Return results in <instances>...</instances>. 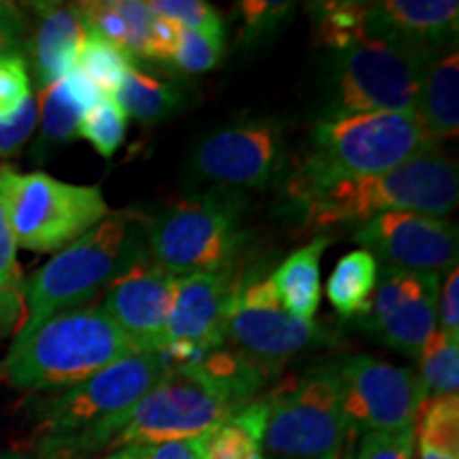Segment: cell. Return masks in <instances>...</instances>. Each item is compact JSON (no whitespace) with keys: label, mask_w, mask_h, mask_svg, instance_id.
Masks as SVG:
<instances>
[{"label":"cell","mask_w":459,"mask_h":459,"mask_svg":"<svg viewBox=\"0 0 459 459\" xmlns=\"http://www.w3.org/2000/svg\"><path fill=\"white\" fill-rule=\"evenodd\" d=\"M96 459H200V438L181 443L126 446Z\"/></svg>","instance_id":"cell-38"},{"label":"cell","mask_w":459,"mask_h":459,"mask_svg":"<svg viewBox=\"0 0 459 459\" xmlns=\"http://www.w3.org/2000/svg\"><path fill=\"white\" fill-rule=\"evenodd\" d=\"M30 99V74L24 56L0 57V119L11 117Z\"/></svg>","instance_id":"cell-35"},{"label":"cell","mask_w":459,"mask_h":459,"mask_svg":"<svg viewBox=\"0 0 459 459\" xmlns=\"http://www.w3.org/2000/svg\"><path fill=\"white\" fill-rule=\"evenodd\" d=\"M353 243L389 268L449 273L457 266V226L438 217L385 213L361 223Z\"/></svg>","instance_id":"cell-16"},{"label":"cell","mask_w":459,"mask_h":459,"mask_svg":"<svg viewBox=\"0 0 459 459\" xmlns=\"http://www.w3.org/2000/svg\"><path fill=\"white\" fill-rule=\"evenodd\" d=\"M240 17V43L255 45L266 41L283 26L290 15L291 3H273V0H247L238 4Z\"/></svg>","instance_id":"cell-34"},{"label":"cell","mask_w":459,"mask_h":459,"mask_svg":"<svg viewBox=\"0 0 459 459\" xmlns=\"http://www.w3.org/2000/svg\"><path fill=\"white\" fill-rule=\"evenodd\" d=\"M419 361V378L428 398H446L459 392V338L436 330L423 347Z\"/></svg>","instance_id":"cell-29"},{"label":"cell","mask_w":459,"mask_h":459,"mask_svg":"<svg viewBox=\"0 0 459 459\" xmlns=\"http://www.w3.org/2000/svg\"><path fill=\"white\" fill-rule=\"evenodd\" d=\"M438 54L389 41L332 51L319 119L366 113H415L426 66Z\"/></svg>","instance_id":"cell-6"},{"label":"cell","mask_w":459,"mask_h":459,"mask_svg":"<svg viewBox=\"0 0 459 459\" xmlns=\"http://www.w3.org/2000/svg\"><path fill=\"white\" fill-rule=\"evenodd\" d=\"M0 459H26L22 453H15V451H3L0 453Z\"/></svg>","instance_id":"cell-41"},{"label":"cell","mask_w":459,"mask_h":459,"mask_svg":"<svg viewBox=\"0 0 459 459\" xmlns=\"http://www.w3.org/2000/svg\"><path fill=\"white\" fill-rule=\"evenodd\" d=\"M266 411V398L254 400L204 434L200 438V459H262Z\"/></svg>","instance_id":"cell-24"},{"label":"cell","mask_w":459,"mask_h":459,"mask_svg":"<svg viewBox=\"0 0 459 459\" xmlns=\"http://www.w3.org/2000/svg\"><path fill=\"white\" fill-rule=\"evenodd\" d=\"M223 342L268 378L298 355L328 344L330 334L315 321L285 311L271 277H264L238 287L223 324Z\"/></svg>","instance_id":"cell-11"},{"label":"cell","mask_w":459,"mask_h":459,"mask_svg":"<svg viewBox=\"0 0 459 459\" xmlns=\"http://www.w3.org/2000/svg\"><path fill=\"white\" fill-rule=\"evenodd\" d=\"M149 221L134 209L108 213L24 279V321L15 336L30 334L43 321L90 304L111 281L145 257Z\"/></svg>","instance_id":"cell-3"},{"label":"cell","mask_w":459,"mask_h":459,"mask_svg":"<svg viewBox=\"0 0 459 459\" xmlns=\"http://www.w3.org/2000/svg\"><path fill=\"white\" fill-rule=\"evenodd\" d=\"M334 364L342 411L355 434H415L428 400L417 370L372 355H347Z\"/></svg>","instance_id":"cell-12"},{"label":"cell","mask_w":459,"mask_h":459,"mask_svg":"<svg viewBox=\"0 0 459 459\" xmlns=\"http://www.w3.org/2000/svg\"><path fill=\"white\" fill-rule=\"evenodd\" d=\"M308 13L313 15L315 37L321 48L341 51L349 45L366 41L368 3H347V0L315 3L308 4Z\"/></svg>","instance_id":"cell-27"},{"label":"cell","mask_w":459,"mask_h":459,"mask_svg":"<svg viewBox=\"0 0 459 459\" xmlns=\"http://www.w3.org/2000/svg\"><path fill=\"white\" fill-rule=\"evenodd\" d=\"M28 20L17 4L0 3V57L22 56L26 48Z\"/></svg>","instance_id":"cell-39"},{"label":"cell","mask_w":459,"mask_h":459,"mask_svg":"<svg viewBox=\"0 0 459 459\" xmlns=\"http://www.w3.org/2000/svg\"><path fill=\"white\" fill-rule=\"evenodd\" d=\"M24 279L17 264V243L7 213L0 204V334L15 325V334L24 321Z\"/></svg>","instance_id":"cell-30"},{"label":"cell","mask_w":459,"mask_h":459,"mask_svg":"<svg viewBox=\"0 0 459 459\" xmlns=\"http://www.w3.org/2000/svg\"><path fill=\"white\" fill-rule=\"evenodd\" d=\"M353 453H355V446H349V449L344 451V455L341 459H353Z\"/></svg>","instance_id":"cell-42"},{"label":"cell","mask_w":459,"mask_h":459,"mask_svg":"<svg viewBox=\"0 0 459 459\" xmlns=\"http://www.w3.org/2000/svg\"><path fill=\"white\" fill-rule=\"evenodd\" d=\"M79 136L91 143L102 158H113L126 139V115L113 96H100L85 111L79 124Z\"/></svg>","instance_id":"cell-31"},{"label":"cell","mask_w":459,"mask_h":459,"mask_svg":"<svg viewBox=\"0 0 459 459\" xmlns=\"http://www.w3.org/2000/svg\"><path fill=\"white\" fill-rule=\"evenodd\" d=\"M172 287L175 277L145 255L107 285L99 304L128 338L134 351H162Z\"/></svg>","instance_id":"cell-17"},{"label":"cell","mask_w":459,"mask_h":459,"mask_svg":"<svg viewBox=\"0 0 459 459\" xmlns=\"http://www.w3.org/2000/svg\"><path fill=\"white\" fill-rule=\"evenodd\" d=\"M113 100L117 102L126 117L139 122L156 124L181 111L186 94L175 82H164L152 74L130 66L122 83L115 90Z\"/></svg>","instance_id":"cell-25"},{"label":"cell","mask_w":459,"mask_h":459,"mask_svg":"<svg viewBox=\"0 0 459 459\" xmlns=\"http://www.w3.org/2000/svg\"><path fill=\"white\" fill-rule=\"evenodd\" d=\"M134 351L99 302L43 321L15 336L0 377L22 392H66Z\"/></svg>","instance_id":"cell-4"},{"label":"cell","mask_w":459,"mask_h":459,"mask_svg":"<svg viewBox=\"0 0 459 459\" xmlns=\"http://www.w3.org/2000/svg\"><path fill=\"white\" fill-rule=\"evenodd\" d=\"M378 279V264L368 251L342 255L328 279V300L342 319L358 317L368 307Z\"/></svg>","instance_id":"cell-26"},{"label":"cell","mask_w":459,"mask_h":459,"mask_svg":"<svg viewBox=\"0 0 459 459\" xmlns=\"http://www.w3.org/2000/svg\"><path fill=\"white\" fill-rule=\"evenodd\" d=\"M455 0H383L368 3L366 41H389L440 54L455 41Z\"/></svg>","instance_id":"cell-19"},{"label":"cell","mask_w":459,"mask_h":459,"mask_svg":"<svg viewBox=\"0 0 459 459\" xmlns=\"http://www.w3.org/2000/svg\"><path fill=\"white\" fill-rule=\"evenodd\" d=\"M0 204L17 247L57 254L111 213L99 186H74L45 172L0 166Z\"/></svg>","instance_id":"cell-8"},{"label":"cell","mask_w":459,"mask_h":459,"mask_svg":"<svg viewBox=\"0 0 459 459\" xmlns=\"http://www.w3.org/2000/svg\"><path fill=\"white\" fill-rule=\"evenodd\" d=\"M130 66L132 60L122 49L115 48L100 34L88 30L74 57L73 71L88 79L102 96H113Z\"/></svg>","instance_id":"cell-28"},{"label":"cell","mask_w":459,"mask_h":459,"mask_svg":"<svg viewBox=\"0 0 459 459\" xmlns=\"http://www.w3.org/2000/svg\"><path fill=\"white\" fill-rule=\"evenodd\" d=\"M88 30L100 34L134 60L170 65L181 28L160 20L141 0L79 3Z\"/></svg>","instance_id":"cell-18"},{"label":"cell","mask_w":459,"mask_h":459,"mask_svg":"<svg viewBox=\"0 0 459 459\" xmlns=\"http://www.w3.org/2000/svg\"><path fill=\"white\" fill-rule=\"evenodd\" d=\"M330 245V237H317L300 247L271 274V281L285 311L294 317L313 321L321 300V255Z\"/></svg>","instance_id":"cell-23"},{"label":"cell","mask_w":459,"mask_h":459,"mask_svg":"<svg viewBox=\"0 0 459 459\" xmlns=\"http://www.w3.org/2000/svg\"><path fill=\"white\" fill-rule=\"evenodd\" d=\"M100 96V91L77 71H71L60 82L41 88L37 105L39 119H41L37 152L45 153L73 141L79 134V124L85 111Z\"/></svg>","instance_id":"cell-21"},{"label":"cell","mask_w":459,"mask_h":459,"mask_svg":"<svg viewBox=\"0 0 459 459\" xmlns=\"http://www.w3.org/2000/svg\"><path fill=\"white\" fill-rule=\"evenodd\" d=\"M240 215L243 203L232 194L181 200L149 221V260L172 277L232 268L247 243Z\"/></svg>","instance_id":"cell-9"},{"label":"cell","mask_w":459,"mask_h":459,"mask_svg":"<svg viewBox=\"0 0 459 459\" xmlns=\"http://www.w3.org/2000/svg\"><path fill=\"white\" fill-rule=\"evenodd\" d=\"M223 56H226V34L181 30L170 65L186 74H200L220 65Z\"/></svg>","instance_id":"cell-32"},{"label":"cell","mask_w":459,"mask_h":459,"mask_svg":"<svg viewBox=\"0 0 459 459\" xmlns=\"http://www.w3.org/2000/svg\"><path fill=\"white\" fill-rule=\"evenodd\" d=\"M426 134L436 145L455 139L459 130V56L455 48L438 54L426 66L415 108Z\"/></svg>","instance_id":"cell-22"},{"label":"cell","mask_w":459,"mask_h":459,"mask_svg":"<svg viewBox=\"0 0 459 459\" xmlns=\"http://www.w3.org/2000/svg\"><path fill=\"white\" fill-rule=\"evenodd\" d=\"M37 100L32 96L20 107V111H15L11 117L0 119V160L13 156L15 152H20L26 145V141L30 139L34 128H37Z\"/></svg>","instance_id":"cell-36"},{"label":"cell","mask_w":459,"mask_h":459,"mask_svg":"<svg viewBox=\"0 0 459 459\" xmlns=\"http://www.w3.org/2000/svg\"><path fill=\"white\" fill-rule=\"evenodd\" d=\"M266 409L262 459H341L355 445L332 361L268 395Z\"/></svg>","instance_id":"cell-7"},{"label":"cell","mask_w":459,"mask_h":459,"mask_svg":"<svg viewBox=\"0 0 459 459\" xmlns=\"http://www.w3.org/2000/svg\"><path fill=\"white\" fill-rule=\"evenodd\" d=\"M243 279L232 268L175 277L162 353L172 368L223 344V324Z\"/></svg>","instance_id":"cell-15"},{"label":"cell","mask_w":459,"mask_h":459,"mask_svg":"<svg viewBox=\"0 0 459 459\" xmlns=\"http://www.w3.org/2000/svg\"><path fill=\"white\" fill-rule=\"evenodd\" d=\"M189 166L200 181L271 187L290 169L283 124L262 117L211 132L194 149Z\"/></svg>","instance_id":"cell-13"},{"label":"cell","mask_w":459,"mask_h":459,"mask_svg":"<svg viewBox=\"0 0 459 459\" xmlns=\"http://www.w3.org/2000/svg\"><path fill=\"white\" fill-rule=\"evenodd\" d=\"M147 7L160 20L170 22L181 30L226 34L221 15L203 0H152L147 3Z\"/></svg>","instance_id":"cell-33"},{"label":"cell","mask_w":459,"mask_h":459,"mask_svg":"<svg viewBox=\"0 0 459 459\" xmlns=\"http://www.w3.org/2000/svg\"><path fill=\"white\" fill-rule=\"evenodd\" d=\"M353 459H415V434H366Z\"/></svg>","instance_id":"cell-37"},{"label":"cell","mask_w":459,"mask_h":459,"mask_svg":"<svg viewBox=\"0 0 459 459\" xmlns=\"http://www.w3.org/2000/svg\"><path fill=\"white\" fill-rule=\"evenodd\" d=\"M440 274L385 266L358 325L377 342L417 359L438 324Z\"/></svg>","instance_id":"cell-14"},{"label":"cell","mask_w":459,"mask_h":459,"mask_svg":"<svg viewBox=\"0 0 459 459\" xmlns=\"http://www.w3.org/2000/svg\"><path fill=\"white\" fill-rule=\"evenodd\" d=\"M247 404L187 368H175L124 415L73 440L41 445L45 459H96L126 446L198 440Z\"/></svg>","instance_id":"cell-2"},{"label":"cell","mask_w":459,"mask_h":459,"mask_svg":"<svg viewBox=\"0 0 459 459\" xmlns=\"http://www.w3.org/2000/svg\"><path fill=\"white\" fill-rule=\"evenodd\" d=\"M438 149L415 113H366L317 119L307 149L287 175V196L304 204L325 187L381 175Z\"/></svg>","instance_id":"cell-1"},{"label":"cell","mask_w":459,"mask_h":459,"mask_svg":"<svg viewBox=\"0 0 459 459\" xmlns=\"http://www.w3.org/2000/svg\"><path fill=\"white\" fill-rule=\"evenodd\" d=\"M438 321L443 334L459 338V268L449 271L443 294L438 296Z\"/></svg>","instance_id":"cell-40"},{"label":"cell","mask_w":459,"mask_h":459,"mask_svg":"<svg viewBox=\"0 0 459 459\" xmlns=\"http://www.w3.org/2000/svg\"><path fill=\"white\" fill-rule=\"evenodd\" d=\"M30 7L37 15V28L26 48H30L34 77L41 88H48L73 71L88 26L79 4L32 3Z\"/></svg>","instance_id":"cell-20"},{"label":"cell","mask_w":459,"mask_h":459,"mask_svg":"<svg viewBox=\"0 0 459 459\" xmlns=\"http://www.w3.org/2000/svg\"><path fill=\"white\" fill-rule=\"evenodd\" d=\"M455 160L440 149L423 153L381 175L347 179L325 187L302 204L307 228L328 230L366 223L385 213H417L443 220L457 206Z\"/></svg>","instance_id":"cell-5"},{"label":"cell","mask_w":459,"mask_h":459,"mask_svg":"<svg viewBox=\"0 0 459 459\" xmlns=\"http://www.w3.org/2000/svg\"><path fill=\"white\" fill-rule=\"evenodd\" d=\"M170 375L162 351L132 353L83 383L45 400L39 409L41 445L73 440L124 415Z\"/></svg>","instance_id":"cell-10"}]
</instances>
